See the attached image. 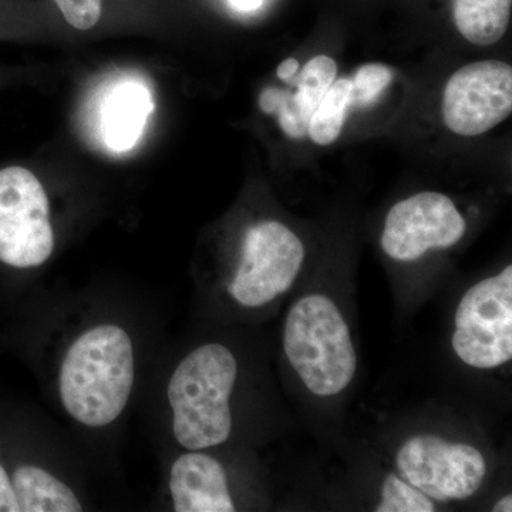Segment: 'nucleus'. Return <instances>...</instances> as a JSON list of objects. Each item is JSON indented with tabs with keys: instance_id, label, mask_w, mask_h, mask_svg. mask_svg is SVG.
Instances as JSON below:
<instances>
[{
	"instance_id": "f257e3e1",
	"label": "nucleus",
	"mask_w": 512,
	"mask_h": 512,
	"mask_svg": "<svg viewBox=\"0 0 512 512\" xmlns=\"http://www.w3.org/2000/svg\"><path fill=\"white\" fill-rule=\"evenodd\" d=\"M136 346L119 323L87 326L67 345L57 393L67 416L87 429H104L126 412L136 384Z\"/></svg>"
},
{
	"instance_id": "f03ea898",
	"label": "nucleus",
	"mask_w": 512,
	"mask_h": 512,
	"mask_svg": "<svg viewBox=\"0 0 512 512\" xmlns=\"http://www.w3.org/2000/svg\"><path fill=\"white\" fill-rule=\"evenodd\" d=\"M237 377V359L220 343L198 346L175 366L167 402L178 446L208 450L231 437V396Z\"/></svg>"
},
{
	"instance_id": "7ed1b4c3",
	"label": "nucleus",
	"mask_w": 512,
	"mask_h": 512,
	"mask_svg": "<svg viewBox=\"0 0 512 512\" xmlns=\"http://www.w3.org/2000/svg\"><path fill=\"white\" fill-rule=\"evenodd\" d=\"M284 349L293 370L316 396H335L355 377L357 356L348 325L326 296L308 295L292 306Z\"/></svg>"
},
{
	"instance_id": "20e7f679",
	"label": "nucleus",
	"mask_w": 512,
	"mask_h": 512,
	"mask_svg": "<svg viewBox=\"0 0 512 512\" xmlns=\"http://www.w3.org/2000/svg\"><path fill=\"white\" fill-rule=\"evenodd\" d=\"M56 238L45 187L22 165L0 168V264L18 271L40 268Z\"/></svg>"
},
{
	"instance_id": "39448f33",
	"label": "nucleus",
	"mask_w": 512,
	"mask_h": 512,
	"mask_svg": "<svg viewBox=\"0 0 512 512\" xmlns=\"http://www.w3.org/2000/svg\"><path fill=\"white\" fill-rule=\"evenodd\" d=\"M454 352L466 365L495 369L512 357V266L468 289L458 303Z\"/></svg>"
},
{
	"instance_id": "423d86ee",
	"label": "nucleus",
	"mask_w": 512,
	"mask_h": 512,
	"mask_svg": "<svg viewBox=\"0 0 512 512\" xmlns=\"http://www.w3.org/2000/svg\"><path fill=\"white\" fill-rule=\"evenodd\" d=\"M303 259L305 248L295 232L282 222H258L245 234L229 295L245 308H261L291 289Z\"/></svg>"
},
{
	"instance_id": "0eeeda50",
	"label": "nucleus",
	"mask_w": 512,
	"mask_h": 512,
	"mask_svg": "<svg viewBox=\"0 0 512 512\" xmlns=\"http://www.w3.org/2000/svg\"><path fill=\"white\" fill-rule=\"evenodd\" d=\"M396 464L407 483L443 503L476 494L487 473L485 458L476 447L431 434L404 441Z\"/></svg>"
},
{
	"instance_id": "6e6552de",
	"label": "nucleus",
	"mask_w": 512,
	"mask_h": 512,
	"mask_svg": "<svg viewBox=\"0 0 512 512\" xmlns=\"http://www.w3.org/2000/svg\"><path fill=\"white\" fill-rule=\"evenodd\" d=\"M443 120L451 133L478 137L511 116L512 67L481 60L458 69L443 94Z\"/></svg>"
},
{
	"instance_id": "1a4fd4ad",
	"label": "nucleus",
	"mask_w": 512,
	"mask_h": 512,
	"mask_svg": "<svg viewBox=\"0 0 512 512\" xmlns=\"http://www.w3.org/2000/svg\"><path fill=\"white\" fill-rule=\"evenodd\" d=\"M466 221L454 202L440 192H420L397 202L387 214L382 248L396 261H416L430 249L461 241Z\"/></svg>"
},
{
	"instance_id": "9d476101",
	"label": "nucleus",
	"mask_w": 512,
	"mask_h": 512,
	"mask_svg": "<svg viewBox=\"0 0 512 512\" xmlns=\"http://www.w3.org/2000/svg\"><path fill=\"white\" fill-rule=\"evenodd\" d=\"M338 76V64L332 57H312L293 79L286 84L295 87V93L278 87H266L259 94V109L275 116L285 136L302 141L308 138L309 121L320 100Z\"/></svg>"
},
{
	"instance_id": "9b49d317",
	"label": "nucleus",
	"mask_w": 512,
	"mask_h": 512,
	"mask_svg": "<svg viewBox=\"0 0 512 512\" xmlns=\"http://www.w3.org/2000/svg\"><path fill=\"white\" fill-rule=\"evenodd\" d=\"M168 493L175 512H232L225 468L202 450H187L171 464Z\"/></svg>"
},
{
	"instance_id": "f8f14e48",
	"label": "nucleus",
	"mask_w": 512,
	"mask_h": 512,
	"mask_svg": "<svg viewBox=\"0 0 512 512\" xmlns=\"http://www.w3.org/2000/svg\"><path fill=\"white\" fill-rule=\"evenodd\" d=\"M153 110V97L144 84L130 80L114 87L101 111L104 144L116 153L131 150L140 140Z\"/></svg>"
},
{
	"instance_id": "ddd939ff",
	"label": "nucleus",
	"mask_w": 512,
	"mask_h": 512,
	"mask_svg": "<svg viewBox=\"0 0 512 512\" xmlns=\"http://www.w3.org/2000/svg\"><path fill=\"white\" fill-rule=\"evenodd\" d=\"M12 487L16 512H79L84 508L72 485L32 461H15Z\"/></svg>"
},
{
	"instance_id": "4468645a",
	"label": "nucleus",
	"mask_w": 512,
	"mask_h": 512,
	"mask_svg": "<svg viewBox=\"0 0 512 512\" xmlns=\"http://www.w3.org/2000/svg\"><path fill=\"white\" fill-rule=\"evenodd\" d=\"M512 0H454V25L476 46H493L507 33Z\"/></svg>"
},
{
	"instance_id": "2eb2a0df",
	"label": "nucleus",
	"mask_w": 512,
	"mask_h": 512,
	"mask_svg": "<svg viewBox=\"0 0 512 512\" xmlns=\"http://www.w3.org/2000/svg\"><path fill=\"white\" fill-rule=\"evenodd\" d=\"M353 107V87L352 80L338 79L332 83L315 113L312 114L309 121L308 137L311 138L316 146L326 147L336 143L346 119H348L349 110Z\"/></svg>"
},
{
	"instance_id": "dca6fc26",
	"label": "nucleus",
	"mask_w": 512,
	"mask_h": 512,
	"mask_svg": "<svg viewBox=\"0 0 512 512\" xmlns=\"http://www.w3.org/2000/svg\"><path fill=\"white\" fill-rule=\"evenodd\" d=\"M377 512H433V500L419 488L402 480L396 474H389L382 487V501Z\"/></svg>"
},
{
	"instance_id": "f3484780",
	"label": "nucleus",
	"mask_w": 512,
	"mask_h": 512,
	"mask_svg": "<svg viewBox=\"0 0 512 512\" xmlns=\"http://www.w3.org/2000/svg\"><path fill=\"white\" fill-rule=\"evenodd\" d=\"M393 69L382 63L360 66L353 76V107H370L379 101L384 90L392 84Z\"/></svg>"
},
{
	"instance_id": "a211bd4d",
	"label": "nucleus",
	"mask_w": 512,
	"mask_h": 512,
	"mask_svg": "<svg viewBox=\"0 0 512 512\" xmlns=\"http://www.w3.org/2000/svg\"><path fill=\"white\" fill-rule=\"evenodd\" d=\"M64 19L77 30H90L99 23L103 3L101 0H55Z\"/></svg>"
},
{
	"instance_id": "6ab92c4d",
	"label": "nucleus",
	"mask_w": 512,
	"mask_h": 512,
	"mask_svg": "<svg viewBox=\"0 0 512 512\" xmlns=\"http://www.w3.org/2000/svg\"><path fill=\"white\" fill-rule=\"evenodd\" d=\"M15 461L3 456L0 451V512H16L12 487V466Z\"/></svg>"
},
{
	"instance_id": "aec40b11",
	"label": "nucleus",
	"mask_w": 512,
	"mask_h": 512,
	"mask_svg": "<svg viewBox=\"0 0 512 512\" xmlns=\"http://www.w3.org/2000/svg\"><path fill=\"white\" fill-rule=\"evenodd\" d=\"M299 69H301V64H299L298 60L289 57V59L279 64L278 69H276V76L282 82L288 83L299 72Z\"/></svg>"
},
{
	"instance_id": "412c9836",
	"label": "nucleus",
	"mask_w": 512,
	"mask_h": 512,
	"mask_svg": "<svg viewBox=\"0 0 512 512\" xmlns=\"http://www.w3.org/2000/svg\"><path fill=\"white\" fill-rule=\"evenodd\" d=\"M229 2L232 3V6L244 10V12H252V10H256L262 5V0H229Z\"/></svg>"
},
{
	"instance_id": "4be33fe9",
	"label": "nucleus",
	"mask_w": 512,
	"mask_h": 512,
	"mask_svg": "<svg viewBox=\"0 0 512 512\" xmlns=\"http://www.w3.org/2000/svg\"><path fill=\"white\" fill-rule=\"evenodd\" d=\"M494 512H511L512 511V497L505 495L497 504L494 505Z\"/></svg>"
}]
</instances>
